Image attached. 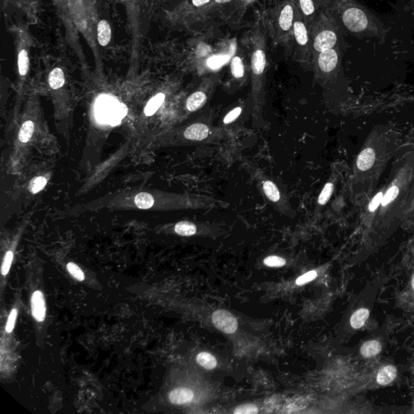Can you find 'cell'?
I'll return each mask as SVG.
<instances>
[{"label":"cell","instance_id":"cell-1","mask_svg":"<svg viewBox=\"0 0 414 414\" xmlns=\"http://www.w3.org/2000/svg\"><path fill=\"white\" fill-rule=\"evenodd\" d=\"M335 2L340 19L351 34L359 38L385 39L389 29L371 10L356 0H335Z\"/></svg>","mask_w":414,"mask_h":414},{"label":"cell","instance_id":"cell-2","mask_svg":"<svg viewBox=\"0 0 414 414\" xmlns=\"http://www.w3.org/2000/svg\"><path fill=\"white\" fill-rule=\"evenodd\" d=\"M126 114L125 105L113 97L102 96L96 104V115L101 123L117 125Z\"/></svg>","mask_w":414,"mask_h":414},{"label":"cell","instance_id":"cell-3","mask_svg":"<svg viewBox=\"0 0 414 414\" xmlns=\"http://www.w3.org/2000/svg\"><path fill=\"white\" fill-rule=\"evenodd\" d=\"M338 32L336 30V25L335 23L328 24L326 28L318 33L314 40V49L316 51H325L335 47L338 42Z\"/></svg>","mask_w":414,"mask_h":414},{"label":"cell","instance_id":"cell-4","mask_svg":"<svg viewBox=\"0 0 414 414\" xmlns=\"http://www.w3.org/2000/svg\"><path fill=\"white\" fill-rule=\"evenodd\" d=\"M212 322L214 326L225 333H233L237 330L236 318L226 310H218L212 315Z\"/></svg>","mask_w":414,"mask_h":414},{"label":"cell","instance_id":"cell-5","mask_svg":"<svg viewBox=\"0 0 414 414\" xmlns=\"http://www.w3.org/2000/svg\"><path fill=\"white\" fill-rule=\"evenodd\" d=\"M341 51L339 48L335 47L320 52L318 56V66L325 73H331L338 66Z\"/></svg>","mask_w":414,"mask_h":414},{"label":"cell","instance_id":"cell-6","mask_svg":"<svg viewBox=\"0 0 414 414\" xmlns=\"http://www.w3.org/2000/svg\"><path fill=\"white\" fill-rule=\"evenodd\" d=\"M31 306L33 317L38 322H42L45 320L46 307L44 295L40 290H37L33 293L31 299Z\"/></svg>","mask_w":414,"mask_h":414},{"label":"cell","instance_id":"cell-7","mask_svg":"<svg viewBox=\"0 0 414 414\" xmlns=\"http://www.w3.org/2000/svg\"><path fill=\"white\" fill-rule=\"evenodd\" d=\"M209 129L205 124L196 123L188 126L184 133L186 139L193 141H202L209 135Z\"/></svg>","mask_w":414,"mask_h":414},{"label":"cell","instance_id":"cell-8","mask_svg":"<svg viewBox=\"0 0 414 414\" xmlns=\"http://www.w3.org/2000/svg\"><path fill=\"white\" fill-rule=\"evenodd\" d=\"M193 398V393L188 388H176L169 394L170 401L175 405H184L190 402Z\"/></svg>","mask_w":414,"mask_h":414},{"label":"cell","instance_id":"cell-9","mask_svg":"<svg viewBox=\"0 0 414 414\" xmlns=\"http://www.w3.org/2000/svg\"><path fill=\"white\" fill-rule=\"evenodd\" d=\"M375 153L372 148H366L359 154L357 160V166L361 171H367L374 165Z\"/></svg>","mask_w":414,"mask_h":414},{"label":"cell","instance_id":"cell-10","mask_svg":"<svg viewBox=\"0 0 414 414\" xmlns=\"http://www.w3.org/2000/svg\"><path fill=\"white\" fill-rule=\"evenodd\" d=\"M397 374V369L396 367L393 365H388L386 367H383L379 373L377 374V382L380 385H388L395 379Z\"/></svg>","mask_w":414,"mask_h":414},{"label":"cell","instance_id":"cell-11","mask_svg":"<svg viewBox=\"0 0 414 414\" xmlns=\"http://www.w3.org/2000/svg\"><path fill=\"white\" fill-rule=\"evenodd\" d=\"M112 31L110 24L105 20H102L97 26V38L100 45L106 46L111 40Z\"/></svg>","mask_w":414,"mask_h":414},{"label":"cell","instance_id":"cell-12","mask_svg":"<svg viewBox=\"0 0 414 414\" xmlns=\"http://www.w3.org/2000/svg\"><path fill=\"white\" fill-rule=\"evenodd\" d=\"M207 102V96L203 92H196L188 97L186 108L190 112H194L202 108Z\"/></svg>","mask_w":414,"mask_h":414},{"label":"cell","instance_id":"cell-13","mask_svg":"<svg viewBox=\"0 0 414 414\" xmlns=\"http://www.w3.org/2000/svg\"><path fill=\"white\" fill-rule=\"evenodd\" d=\"M293 18H294V11L291 5H286L279 16L280 28L283 31H289L293 24Z\"/></svg>","mask_w":414,"mask_h":414},{"label":"cell","instance_id":"cell-14","mask_svg":"<svg viewBox=\"0 0 414 414\" xmlns=\"http://www.w3.org/2000/svg\"><path fill=\"white\" fill-rule=\"evenodd\" d=\"M266 64V57L265 52L262 50H257L253 53L252 57V71L256 75L263 73Z\"/></svg>","mask_w":414,"mask_h":414},{"label":"cell","instance_id":"cell-15","mask_svg":"<svg viewBox=\"0 0 414 414\" xmlns=\"http://www.w3.org/2000/svg\"><path fill=\"white\" fill-rule=\"evenodd\" d=\"M382 346L380 342L375 340L367 341L361 347V353L365 358H372L380 353Z\"/></svg>","mask_w":414,"mask_h":414},{"label":"cell","instance_id":"cell-16","mask_svg":"<svg viewBox=\"0 0 414 414\" xmlns=\"http://www.w3.org/2000/svg\"><path fill=\"white\" fill-rule=\"evenodd\" d=\"M370 311L367 309H360L356 310L351 318V325L353 329L358 330L365 325L367 318L369 317Z\"/></svg>","mask_w":414,"mask_h":414},{"label":"cell","instance_id":"cell-17","mask_svg":"<svg viewBox=\"0 0 414 414\" xmlns=\"http://www.w3.org/2000/svg\"><path fill=\"white\" fill-rule=\"evenodd\" d=\"M65 83V76L61 68H54L49 76V84L53 89H59Z\"/></svg>","mask_w":414,"mask_h":414},{"label":"cell","instance_id":"cell-18","mask_svg":"<svg viewBox=\"0 0 414 414\" xmlns=\"http://www.w3.org/2000/svg\"><path fill=\"white\" fill-rule=\"evenodd\" d=\"M294 32L297 42L300 45H306L309 41V33L304 23L301 21L294 22Z\"/></svg>","mask_w":414,"mask_h":414},{"label":"cell","instance_id":"cell-19","mask_svg":"<svg viewBox=\"0 0 414 414\" xmlns=\"http://www.w3.org/2000/svg\"><path fill=\"white\" fill-rule=\"evenodd\" d=\"M134 203L139 209H147L153 207L155 200L150 193H139L134 198Z\"/></svg>","mask_w":414,"mask_h":414},{"label":"cell","instance_id":"cell-20","mask_svg":"<svg viewBox=\"0 0 414 414\" xmlns=\"http://www.w3.org/2000/svg\"><path fill=\"white\" fill-rule=\"evenodd\" d=\"M165 96L163 93H159L156 95L153 98H151L149 101L148 103L146 104L144 109V113L146 116L153 115L154 113L159 109L160 105L162 104L163 102L165 101Z\"/></svg>","mask_w":414,"mask_h":414},{"label":"cell","instance_id":"cell-21","mask_svg":"<svg viewBox=\"0 0 414 414\" xmlns=\"http://www.w3.org/2000/svg\"><path fill=\"white\" fill-rule=\"evenodd\" d=\"M175 231L182 236H191L197 232V228L194 224L189 222H179L175 226Z\"/></svg>","mask_w":414,"mask_h":414},{"label":"cell","instance_id":"cell-22","mask_svg":"<svg viewBox=\"0 0 414 414\" xmlns=\"http://www.w3.org/2000/svg\"><path fill=\"white\" fill-rule=\"evenodd\" d=\"M263 189L266 197L273 203H276L280 199V192L275 184L273 183L272 181H265L263 184Z\"/></svg>","mask_w":414,"mask_h":414},{"label":"cell","instance_id":"cell-23","mask_svg":"<svg viewBox=\"0 0 414 414\" xmlns=\"http://www.w3.org/2000/svg\"><path fill=\"white\" fill-rule=\"evenodd\" d=\"M197 362L206 369L212 370L217 366V361L214 356L207 352L200 353L197 356Z\"/></svg>","mask_w":414,"mask_h":414},{"label":"cell","instance_id":"cell-24","mask_svg":"<svg viewBox=\"0 0 414 414\" xmlns=\"http://www.w3.org/2000/svg\"><path fill=\"white\" fill-rule=\"evenodd\" d=\"M34 132V124L32 121H27L22 125L20 129L19 139L21 143H28L33 136Z\"/></svg>","mask_w":414,"mask_h":414},{"label":"cell","instance_id":"cell-25","mask_svg":"<svg viewBox=\"0 0 414 414\" xmlns=\"http://www.w3.org/2000/svg\"><path fill=\"white\" fill-rule=\"evenodd\" d=\"M231 74L236 79L242 78L245 75V66L243 63L242 59L240 57L235 56L233 58L231 62Z\"/></svg>","mask_w":414,"mask_h":414},{"label":"cell","instance_id":"cell-26","mask_svg":"<svg viewBox=\"0 0 414 414\" xmlns=\"http://www.w3.org/2000/svg\"><path fill=\"white\" fill-rule=\"evenodd\" d=\"M18 67H19L20 75L22 76H26L29 68V59L28 53L23 50L20 52L18 55Z\"/></svg>","mask_w":414,"mask_h":414},{"label":"cell","instance_id":"cell-27","mask_svg":"<svg viewBox=\"0 0 414 414\" xmlns=\"http://www.w3.org/2000/svg\"><path fill=\"white\" fill-rule=\"evenodd\" d=\"M230 57L228 55H214L207 60V66H209V68L215 70L227 63Z\"/></svg>","mask_w":414,"mask_h":414},{"label":"cell","instance_id":"cell-28","mask_svg":"<svg viewBox=\"0 0 414 414\" xmlns=\"http://www.w3.org/2000/svg\"><path fill=\"white\" fill-rule=\"evenodd\" d=\"M46 184H47V180L45 179V177H35L34 179L31 181L29 186H28V189L31 193L35 194V193H39L40 191L42 190L43 188H45V186H46Z\"/></svg>","mask_w":414,"mask_h":414},{"label":"cell","instance_id":"cell-29","mask_svg":"<svg viewBox=\"0 0 414 414\" xmlns=\"http://www.w3.org/2000/svg\"><path fill=\"white\" fill-rule=\"evenodd\" d=\"M332 191H333V185L332 183L326 184L319 196L318 203L320 205L326 204L332 196Z\"/></svg>","mask_w":414,"mask_h":414},{"label":"cell","instance_id":"cell-30","mask_svg":"<svg viewBox=\"0 0 414 414\" xmlns=\"http://www.w3.org/2000/svg\"><path fill=\"white\" fill-rule=\"evenodd\" d=\"M399 194V188L397 186H392L385 193V195L382 198V206L386 207L388 204L395 200Z\"/></svg>","mask_w":414,"mask_h":414},{"label":"cell","instance_id":"cell-31","mask_svg":"<svg viewBox=\"0 0 414 414\" xmlns=\"http://www.w3.org/2000/svg\"><path fill=\"white\" fill-rule=\"evenodd\" d=\"M66 268H67L69 273H71V275L73 276L74 278H76L77 280H84V273L77 265L73 263V262H70V263L67 264Z\"/></svg>","mask_w":414,"mask_h":414},{"label":"cell","instance_id":"cell-32","mask_svg":"<svg viewBox=\"0 0 414 414\" xmlns=\"http://www.w3.org/2000/svg\"><path fill=\"white\" fill-rule=\"evenodd\" d=\"M264 263L269 267H282L286 264V260L277 256H270L264 260Z\"/></svg>","mask_w":414,"mask_h":414},{"label":"cell","instance_id":"cell-33","mask_svg":"<svg viewBox=\"0 0 414 414\" xmlns=\"http://www.w3.org/2000/svg\"><path fill=\"white\" fill-rule=\"evenodd\" d=\"M302 11L306 16H310L315 12V4L313 0H299Z\"/></svg>","mask_w":414,"mask_h":414},{"label":"cell","instance_id":"cell-34","mask_svg":"<svg viewBox=\"0 0 414 414\" xmlns=\"http://www.w3.org/2000/svg\"><path fill=\"white\" fill-rule=\"evenodd\" d=\"M235 414H257L258 410L257 406L252 404H246V405H240L238 406L234 411Z\"/></svg>","mask_w":414,"mask_h":414},{"label":"cell","instance_id":"cell-35","mask_svg":"<svg viewBox=\"0 0 414 414\" xmlns=\"http://www.w3.org/2000/svg\"><path fill=\"white\" fill-rule=\"evenodd\" d=\"M12 260H13V252L9 251L6 253L3 261H2V270H1L2 275H7L9 272L10 268L12 266Z\"/></svg>","mask_w":414,"mask_h":414},{"label":"cell","instance_id":"cell-36","mask_svg":"<svg viewBox=\"0 0 414 414\" xmlns=\"http://www.w3.org/2000/svg\"><path fill=\"white\" fill-rule=\"evenodd\" d=\"M316 276H317L316 271H309L304 275L300 276L299 278H297L296 284L298 286H301V285L305 284V283H310L316 278Z\"/></svg>","mask_w":414,"mask_h":414},{"label":"cell","instance_id":"cell-37","mask_svg":"<svg viewBox=\"0 0 414 414\" xmlns=\"http://www.w3.org/2000/svg\"><path fill=\"white\" fill-rule=\"evenodd\" d=\"M17 309H12L11 310V313H10L8 320H7V325H6V331H7V332H12V330H14L16 321H17Z\"/></svg>","mask_w":414,"mask_h":414},{"label":"cell","instance_id":"cell-38","mask_svg":"<svg viewBox=\"0 0 414 414\" xmlns=\"http://www.w3.org/2000/svg\"><path fill=\"white\" fill-rule=\"evenodd\" d=\"M241 112H242V108H240V107L234 108L230 113H228L226 117L224 118V123L225 124H228V123H232V122H234L240 115Z\"/></svg>","mask_w":414,"mask_h":414},{"label":"cell","instance_id":"cell-39","mask_svg":"<svg viewBox=\"0 0 414 414\" xmlns=\"http://www.w3.org/2000/svg\"><path fill=\"white\" fill-rule=\"evenodd\" d=\"M384 195L382 192L377 193L376 195L374 196V198L372 199V202L370 203L369 209L370 211H374L375 209L379 207V206L381 204L382 198Z\"/></svg>","mask_w":414,"mask_h":414},{"label":"cell","instance_id":"cell-40","mask_svg":"<svg viewBox=\"0 0 414 414\" xmlns=\"http://www.w3.org/2000/svg\"><path fill=\"white\" fill-rule=\"evenodd\" d=\"M210 1L211 0H192V2L195 7H202V6H204Z\"/></svg>","mask_w":414,"mask_h":414},{"label":"cell","instance_id":"cell-41","mask_svg":"<svg viewBox=\"0 0 414 414\" xmlns=\"http://www.w3.org/2000/svg\"><path fill=\"white\" fill-rule=\"evenodd\" d=\"M231 0H215V2L219 3H226V2H231Z\"/></svg>","mask_w":414,"mask_h":414},{"label":"cell","instance_id":"cell-42","mask_svg":"<svg viewBox=\"0 0 414 414\" xmlns=\"http://www.w3.org/2000/svg\"><path fill=\"white\" fill-rule=\"evenodd\" d=\"M412 286H413V288H414V278H413V280H412Z\"/></svg>","mask_w":414,"mask_h":414}]
</instances>
